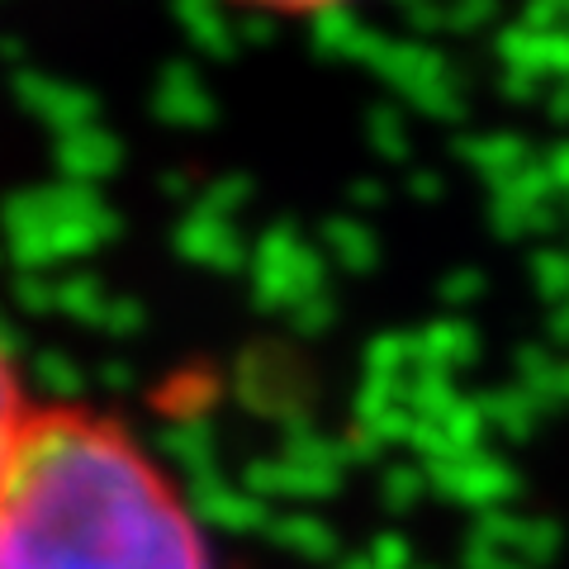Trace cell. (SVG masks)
<instances>
[{
  "label": "cell",
  "instance_id": "cell-1",
  "mask_svg": "<svg viewBox=\"0 0 569 569\" xmlns=\"http://www.w3.org/2000/svg\"><path fill=\"white\" fill-rule=\"evenodd\" d=\"M0 569H219V560L200 512L129 427L81 403H48L0 466Z\"/></svg>",
  "mask_w": 569,
  "mask_h": 569
},
{
  "label": "cell",
  "instance_id": "cell-2",
  "mask_svg": "<svg viewBox=\"0 0 569 569\" xmlns=\"http://www.w3.org/2000/svg\"><path fill=\"white\" fill-rule=\"evenodd\" d=\"M33 408L39 403H33L24 389V370L14 366L10 347L0 342V466H6V456L14 451V441H20V432L29 427Z\"/></svg>",
  "mask_w": 569,
  "mask_h": 569
},
{
  "label": "cell",
  "instance_id": "cell-3",
  "mask_svg": "<svg viewBox=\"0 0 569 569\" xmlns=\"http://www.w3.org/2000/svg\"><path fill=\"white\" fill-rule=\"evenodd\" d=\"M242 10H261V14H284V20H313V14H332L347 10L356 0H233Z\"/></svg>",
  "mask_w": 569,
  "mask_h": 569
}]
</instances>
